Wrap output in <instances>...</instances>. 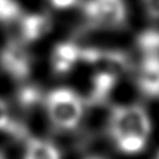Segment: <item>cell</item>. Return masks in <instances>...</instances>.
Segmentation results:
<instances>
[{"label": "cell", "instance_id": "cell-1", "mask_svg": "<svg viewBox=\"0 0 159 159\" xmlns=\"http://www.w3.org/2000/svg\"><path fill=\"white\" fill-rule=\"evenodd\" d=\"M45 106L51 124L60 130L75 129L84 109V102L80 94L66 87L50 91L45 97Z\"/></svg>", "mask_w": 159, "mask_h": 159}, {"label": "cell", "instance_id": "cell-2", "mask_svg": "<svg viewBox=\"0 0 159 159\" xmlns=\"http://www.w3.org/2000/svg\"><path fill=\"white\" fill-rule=\"evenodd\" d=\"M150 132V118L142 106L123 104L112 108L108 118V133L113 140L125 134H137L148 139Z\"/></svg>", "mask_w": 159, "mask_h": 159}, {"label": "cell", "instance_id": "cell-3", "mask_svg": "<svg viewBox=\"0 0 159 159\" xmlns=\"http://www.w3.org/2000/svg\"><path fill=\"white\" fill-rule=\"evenodd\" d=\"M82 11L93 27L117 29L124 26L127 20L124 0H86Z\"/></svg>", "mask_w": 159, "mask_h": 159}, {"label": "cell", "instance_id": "cell-4", "mask_svg": "<svg viewBox=\"0 0 159 159\" xmlns=\"http://www.w3.org/2000/svg\"><path fill=\"white\" fill-rule=\"evenodd\" d=\"M0 67L15 81H25L31 73V56L19 41H9L0 51Z\"/></svg>", "mask_w": 159, "mask_h": 159}, {"label": "cell", "instance_id": "cell-5", "mask_svg": "<svg viewBox=\"0 0 159 159\" xmlns=\"http://www.w3.org/2000/svg\"><path fill=\"white\" fill-rule=\"evenodd\" d=\"M138 89L149 98H159V53L144 55L135 76Z\"/></svg>", "mask_w": 159, "mask_h": 159}, {"label": "cell", "instance_id": "cell-6", "mask_svg": "<svg viewBox=\"0 0 159 159\" xmlns=\"http://www.w3.org/2000/svg\"><path fill=\"white\" fill-rule=\"evenodd\" d=\"M81 62V46L75 42H60L51 55L52 70L56 75H66Z\"/></svg>", "mask_w": 159, "mask_h": 159}, {"label": "cell", "instance_id": "cell-7", "mask_svg": "<svg viewBox=\"0 0 159 159\" xmlns=\"http://www.w3.org/2000/svg\"><path fill=\"white\" fill-rule=\"evenodd\" d=\"M51 30V19L46 14H29L20 17V32L25 42L40 40Z\"/></svg>", "mask_w": 159, "mask_h": 159}, {"label": "cell", "instance_id": "cell-8", "mask_svg": "<svg viewBox=\"0 0 159 159\" xmlns=\"http://www.w3.org/2000/svg\"><path fill=\"white\" fill-rule=\"evenodd\" d=\"M118 75L108 71V70H101L92 77V86L88 94V103L91 104H99L103 103L109 94L112 93L113 88L116 87Z\"/></svg>", "mask_w": 159, "mask_h": 159}, {"label": "cell", "instance_id": "cell-9", "mask_svg": "<svg viewBox=\"0 0 159 159\" xmlns=\"http://www.w3.org/2000/svg\"><path fill=\"white\" fill-rule=\"evenodd\" d=\"M24 159H61L58 148L50 140L29 137Z\"/></svg>", "mask_w": 159, "mask_h": 159}, {"label": "cell", "instance_id": "cell-10", "mask_svg": "<svg viewBox=\"0 0 159 159\" xmlns=\"http://www.w3.org/2000/svg\"><path fill=\"white\" fill-rule=\"evenodd\" d=\"M0 130L12 134L17 138L26 137V129L20 123L14 120L7 104L2 99H0Z\"/></svg>", "mask_w": 159, "mask_h": 159}, {"label": "cell", "instance_id": "cell-11", "mask_svg": "<svg viewBox=\"0 0 159 159\" xmlns=\"http://www.w3.org/2000/svg\"><path fill=\"white\" fill-rule=\"evenodd\" d=\"M137 47L143 55L159 53V30L149 29L140 32L137 37Z\"/></svg>", "mask_w": 159, "mask_h": 159}, {"label": "cell", "instance_id": "cell-12", "mask_svg": "<svg viewBox=\"0 0 159 159\" xmlns=\"http://www.w3.org/2000/svg\"><path fill=\"white\" fill-rule=\"evenodd\" d=\"M147 138L137 135V134H125L117 139H114L116 147L118 150L125 154H137L143 150L147 144Z\"/></svg>", "mask_w": 159, "mask_h": 159}, {"label": "cell", "instance_id": "cell-13", "mask_svg": "<svg viewBox=\"0 0 159 159\" xmlns=\"http://www.w3.org/2000/svg\"><path fill=\"white\" fill-rule=\"evenodd\" d=\"M16 98H17L19 104L22 108L30 109V108L35 107L42 99V94H41V91L39 87L32 86V84H27V86L25 84L19 89Z\"/></svg>", "mask_w": 159, "mask_h": 159}, {"label": "cell", "instance_id": "cell-14", "mask_svg": "<svg viewBox=\"0 0 159 159\" xmlns=\"http://www.w3.org/2000/svg\"><path fill=\"white\" fill-rule=\"evenodd\" d=\"M21 17V6L16 0H0V22H12Z\"/></svg>", "mask_w": 159, "mask_h": 159}, {"label": "cell", "instance_id": "cell-15", "mask_svg": "<svg viewBox=\"0 0 159 159\" xmlns=\"http://www.w3.org/2000/svg\"><path fill=\"white\" fill-rule=\"evenodd\" d=\"M147 14L152 19H159V0H143Z\"/></svg>", "mask_w": 159, "mask_h": 159}, {"label": "cell", "instance_id": "cell-16", "mask_svg": "<svg viewBox=\"0 0 159 159\" xmlns=\"http://www.w3.org/2000/svg\"><path fill=\"white\" fill-rule=\"evenodd\" d=\"M48 1L55 9L65 10V9H70V7L76 6L80 0H48Z\"/></svg>", "mask_w": 159, "mask_h": 159}, {"label": "cell", "instance_id": "cell-17", "mask_svg": "<svg viewBox=\"0 0 159 159\" xmlns=\"http://www.w3.org/2000/svg\"><path fill=\"white\" fill-rule=\"evenodd\" d=\"M86 159H103V158H101V157H97V155H93V157H87Z\"/></svg>", "mask_w": 159, "mask_h": 159}, {"label": "cell", "instance_id": "cell-18", "mask_svg": "<svg viewBox=\"0 0 159 159\" xmlns=\"http://www.w3.org/2000/svg\"><path fill=\"white\" fill-rule=\"evenodd\" d=\"M0 159H5V155H4V153L0 150Z\"/></svg>", "mask_w": 159, "mask_h": 159}, {"label": "cell", "instance_id": "cell-19", "mask_svg": "<svg viewBox=\"0 0 159 159\" xmlns=\"http://www.w3.org/2000/svg\"><path fill=\"white\" fill-rule=\"evenodd\" d=\"M157 159H159V152H158V154H157Z\"/></svg>", "mask_w": 159, "mask_h": 159}]
</instances>
